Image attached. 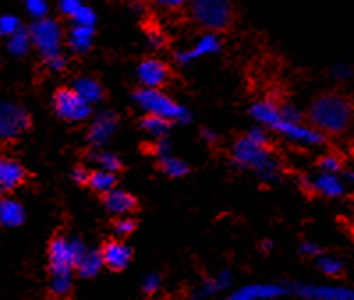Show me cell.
<instances>
[{"mask_svg": "<svg viewBox=\"0 0 354 300\" xmlns=\"http://www.w3.org/2000/svg\"><path fill=\"white\" fill-rule=\"evenodd\" d=\"M305 119L326 138L340 137L354 122V96L338 88L322 90L310 101Z\"/></svg>", "mask_w": 354, "mask_h": 300, "instance_id": "1", "label": "cell"}, {"mask_svg": "<svg viewBox=\"0 0 354 300\" xmlns=\"http://www.w3.org/2000/svg\"><path fill=\"white\" fill-rule=\"evenodd\" d=\"M189 12L201 27L211 32H225L236 21V12L229 2L220 0H197L189 6Z\"/></svg>", "mask_w": 354, "mask_h": 300, "instance_id": "2", "label": "cell"}, {"mask_svg": "<svg viewBox=\"0 0 354 300\" xmlns=\"http://www.w3.org/2000/svg\"><path fill=\"white\" fill-rule=\"evenodd\" d=\"M135 99L147 113L163 117V119L170 120V122L181 120L185 117V110L176 101L170 99L161 90H158V88H138L137 92H135Z\"/></svg>", "mask_w": 354, "mask_h": 300, "instance_id": "3", "label": "cell"}, {"mask_svg": "<svg viewBox=\"0 0 354 300\" xmlns=\"http://www.w3.org/2000/svg\"><path fill=\"white\" fill-rule=\"evenodd\" d=\"M53 108L57 115L68 122L84 120L91 115V104L85 103L80 94L69 87L57 88L53 94Z\"/></svg>", "mask_w": 354, "mask_h": 300, "instance_id": "4", "label": "cell"}, {"mask_svg": "<svg viewBox=\"0 0 354 300\" xmlns=\"http://www.w3.org/2000/svg\"><path fill=\"white\" fill-rule=\"evenodd\" d=\"M32 43L36 44L39 52L46 60L59 55V46H61V27L59 23L50 18H41L32 25L28 32Z\"/></svg>", "mask_w": 354, "mask_h": 300, "instance_id": "5", "label": "cell"}, {"mask_svg": "<svg viewBox=\"0 0 354 300\" xmlns=\"http://www.w3.org/2000/svg\"><path fill=\"white\" fill-rule=\"evenodd\" d=\"M48 263L53 276H71L77 265L71 242L62 235H53L48 246Z\"/></svg>", "mask_w": 354, "mask_h": 300, "instance_id": "6", "label": "cell"}, {"mask_svg": "<svg viewBox=\"0 0 354 300\" xmlns=\"http://www.w3.org/2000/svg\"><path fill=\"white\" fill-rule=\"evenodd\" d=\"M30 128V117L17 104L0 101V138H15Z\"/></svg>", "mask_w": 354, "mask_h": 300, "instance_id": "7", "label": "cell"}, {"mask_svg": "<svg viewBox=\"0 0 354 300\" xmlns=\"http://www.w3.org/2000/svg\"><path fill=\"white\" fill-rule=\"evenodd\" d=\"M100 258L101 263L106 268L113 270V272H121L129 265L133 258V251L128 244H124L122 240L109 239L105 240L100 248Z\"/></svg>", "mask_w": 354, "mask_h": 300, "instance_id": "8", "label": "cell"}, {"mask_svg": "<svg viewBox=\"0 0 354 300\" xmlns=\"http://www.w3.org/2000/svg\"><path fill=\"white\" fill-rule=\"evenodd\" d=\"M172 78V69L160 59H144L138 66V80L145 88H158L167 85Z\"/></svg>", "mask_w": 354, "mask_h": 300, "instance_id": "9", "label": "cell"}, {"mask_svg": "<svg viewBox=\"0 0 354 300\" xmlns=\"http://www.w3.org/2000/svg\"><path fill=\"white\" fill-rule=\"evenodd\" d=\"M270 150L257 147L246 137L239 138L234 145V159L238 161L241 166H252V168H264L268 163Z\"/></svg>", "mask_w": 354, "mask_h": 300, "instance_id": "10", "label": "cell"}, {"mask_svg": "<svg viewBox=\"0 0 354 300\" xmlns=\"http://www.w3.org/2000/svg\"><path fill=\"white\" fill-rule=\"evenodd\" d=\"M100 198L106 210L110 214H117V216L124 217L126 214L137 212L138 208H140V201L133 197L131 192L121 191V189H113V191L105 192Z\"/></svg>", "mask_w": 354, "mask_h": 300, "instance_id": "11", "label": "cell"}, {"mask_svg": "<svg viewBox=\"0 0 354 300\" xmlns=\"http://www.w3.org/2000/svg\"><path fill=\"white\" fill-rule=\"evenodd\" d=\"M273 128L278 129V131H282L287 138L298 141V143L322 145L326 141V137H324V134H321V132L315 131L314 128H310V126L301 124V122H299V124H290V122L278 120Z\"/></svg>", "mask_w": 354, "mask_h": 300, "instance_id": "12", "label": "cell"}, {"mask_svg": "<svg viewBox=\"0 0 354 300\" xmlns=\"http://www.w3.org/2000/svg\"><path fill=\"white\" fill-rule=\"evenodd\" d=\"M27 180V170L17 159L0 156V191H12Z\"/></svg>", "mask_w": 354, "mask_h": 300, "instance_id": "13", "label": "cell"}, {"mask_svg": "<svg viewBox=\"0 0 354 300\" xmlns=\"http://www.w3.org/2000/svg\"><path fill=\"white\" fill-rule=\"evenodd\" d=\"M296 292L310 300H354V290L344 286H298Z\"/></svg>", "mask_w": 354, "mask_h": 300, "instance_id": "14", "label": "cell"}, {"mask_svg": "<svg viewBox=\"0 0 354 300\" xmlns=\"http://www.w3.org/2000/svg\"><path fill=\"white\" fill-rule=\"evenodd\" d=\"M314 194H322L328 198H340L346 194V182L338 175L331 173H321L315 180H312Z\"/></svg>", "mask_w": 354, "mask_h": 300, "instance_id": "15", "label": "cell"}, {"mask_svg": "<svg viewBox=\"0 0 354 300\" xmlns=\"http://www.w3.org/2000/svg\"><path fill=\"white\" fill-rule=\"evenodd\" d=\"M115 126H117V117L113 115V113H103L101 117H97L96 122H94V124L91 126V129H88V134H87L88 143H93V145L105 143V140L112 134Z\"/></svg>", "mask_w": 354, "mask_h": 300, "instance_id": "16", "label": "cell"}, {"mask_svg": "<svg viewBox=\"0 0 354 300\" xmlns=\"http://www.w3.org/2000/svg\"><path fill=\"white\" fill-rule=\"evenodd\" d=\"M87 186L101 197V194L113 191L117 188V177L115 173L105 172V170H94L88 175Z\"/></svg>", "mask_w": 354, "mask_h": 300, "instance_id": "17", "label": "cell"}, {"mask_svg": "<svg viewBox=\"0 0 354 300\" xmlns=\"http://www.w3.org/2000/svg\"><path fill=\"white\" fill-rule=\"evenodd\" d=\"M140 128L144 129L145 132L153 134V137L161 138V137H165V134H169V131L172 129V122L163 119V117L145 113V115L140 119Z\"/></svg>", "mask_w": 354, "mask_h": 300, "instance_id": "18", "label": "cell"}, {"mask_svg": "<svg viewBox=\"0 0 354 300\" xmlns=\"http://www.w3.org/2000/svg\"><path fill=\"white\" fill-rule=\"evenodd\" d=\"M252 115L261 120V122H264V124H270L273 128L278 120H280V106L274 101H261V103L254 104Z\"/></svg>", "mask_w": 354, "mask_h": 300, "instance_id": "19", "label": "cell"}, {"mask_svg": "<svg viewBox=\"0 0 354 300\" xmlns=\"http://www.w3.org/2000/svg\"><path fill=\"white\" fill-rule=\"evenodd\" d=\"M24 208L12 200H4L0 203V223L6 226H18L24 223Z\"/></svg>", "mask_w": 354, "mask_h": 300, "instance_id": "20", "label": "cell"}, {"mask_svg": "<svg viewBox=\"0 0 354 300\" xmlns=\"http://www.w3.org/2000/svg\"><path fill=\"white\" fill-rule=\"evenodd\" d=\"M101 258H100V252H91L87 251L80 260L77 261V270L82 277H94L97 272H100L101 268Z\"/></svg>", "mask_w": 354, "mask_h": 300, "instance_id": "21", "label": "cell"}, {"mask_svg": "<svg viewBox=\"0 0 354 300\" xmlns=\"http://www.w3.org/2000/svg\"><path fill=\"white\" fill-rule=\"evenodd\" d=\"M317 166L319 170H322V173L338 175V173H344V170H346V161H344V157L340 154L328 152L319 157Z\"/></svg>", "mask_w": 354, "mask_h": 300, "instance_id": "22", "label": "cell"}, {"mask_svg": "<svg viewBox=\"0 0 354 300\" xmlns=\"http://www.w3.org/2000/svg\"><path fill=\"white\" fill-rule=\"evenodd\" d=\"M75 90H77L82 96V99L88 104L94 103V101H100L101 97H103V88H101V85L94 80H88V78L87 80H78Z\"/></svg>", "mask_w": 354, "mask_h": 300, "instance_id": "23", "label": "cell"}, {"mask_svg": "<svg viewBox=\"0 0 354 300\" xmlns=\"http://www.w3.org/2000/svg\"><path fill=\"white\" fill-rule=\"evenodd\" d=\"M158 170L163 173H167L169 177H183L189 172V166L186 163H183L181 159H176V157H160V161L156 163Z\"/></svg>", "mask_w": 354, "mask_h": 300, "instance_id": "24", "label": "cell"}, {"mask_svg": "<svg viewBox=\"0 0 354 300\" xmlns=\"http://www.w3.org/2000/svg\"><path fill=\"white\" fill-rule=\"evenodd\" d=\"M317 267L324 276L328 277H342L344 276V263L338 258L333 257H319Z\"/></svg>", "mask_w": 354, "mask_h": 300, "instance_id": "25", "label": "cell"}, {"mask_svg": "<svg viewBox=\"0 0 354 300\" xmlns=\"http://www.w3.org/2000/svg\"><path fill=\"white\" fill-rule=\"evenodd\" d=\"M93 159L97 161V164H100L101 168L105 170V172H110V173L122 172V168H124V164H122V161L119 159V157H117L115 154L97 152V154H94Z\"/></svg>", "mask_w": 354, "mask_h": 300, "instance_id": "26", "label": "cell"}, {"mask_svg": "<svg viewBox=\"0 0 354 300\" xmlns=\"http://www.w3.org/2000/svg\"><path fill=\"white\" fill-rule=\"evenodd\" d=\"M50 292L57 299H68L71 293V276H53Z\"/></svg>", "mask_w": 354, "mask_h": 300, "instance_id": "27", "label": "cell"}, {"mask_svg": "<svg viewBox=\"0 0 354 300\" xmlns=\"http://www.w3.org/2000/svg\"><path fill=\"white\" fill-rule=\"evenodd\" d=\"M113 230L121 239H126L137 230V221L131 219V217H119V219L113 221Z\"/></svg>", "mask_w": 354, "mask_h": 300, "instance_id": "28", "label": "cell"}, {"mask_svg": "<svg viewBox=\"0 0 354 300\" xmlns=\"http://www.w3.org/2000/svg\"><path fill=\"white\" fill-rule=\"evenodd\" d=\"M28 41H30V36H28L25 30H18L15 36H11V43H9V50L17 55H21V53L27 52L28 48Z\"/></svg>", "mask_w": 354, "mask_h": 300, "instance_id": "29", "label": "cell"}, {"mask_svg": "<svg viewBox=\"0 0 354 300\" xmlns=\"http://www.w3.org/2000/svg\"><path fill=\"white\" fill-rule=\"evenodd\" d=\"M20 30V21L15 17H2L0 18V34L6 36H15Z\"/></svg>", "mask_w": 354, "mask_h": 300, "instance_id": "30", "label": "cell"}, {"mask_svg": "<svg viewBox=\"0 0 354 300\" xmlns=\"http://www.w3.org/2000/svg\"><path fill=\"white\" fill-rule=\"evenodd\" d=\"M218 48V43H216V39H214L213 36H209V37H204V39L201 41V43H198V46L195 50H192V52L188 53V55L186 57H189V59H194V57H197V55H201V53H207V52H214V50Z\"/></svg>", "mask_w": 354, "mask_h": 300, "instance_id": "31", "label": "cell"}, {"mask_svg": "<svg viewBox=\"0 0 354 300\" xmlns=\"http://www.w3.org/2000/svg\"><path fill=\"white\" fill-rule=\"evenodd\" d=\"M73 20L77 21L78 27H93L94 23V12L88 8H80L78 12L73 17Z\"/></svg>", "mask_w": 354, "mask_h": 300, "instance_id": "32", "label": "cell"}, {"mask_svg": "<svg viewBox=\"0 0 354 300\" xmlns=\"http://www.w3.org/2000/svg\"><path fill=\"white\" fill-rule=\"evenodd\" d=\"M46 4L44 2H39V0H36V2H28L27 4V11L32 14V17H37L41 20V18H44V14H46Z\"/></svg>", "mask_w": 354, "mask_h": 300, "instance_id": "33", "label": "cell"}, {"mask_svg": "<svg viewBox=\"0 0 354 300\" xmlns=\"http://www.w3.org/2000/svg\"><path fill=\"white\" fill-rule=\"evenodd\" d=\"M88 175H91V172L85 170L84 166H77V168L73 170V179H75V182L80 186H87Z\"/></svg>", "mask_w": 354, "mask_h": 300, "instance_id": "34", "label": "cell"}, {"mask_svg": "<svg viewBox=\"0 0 354 300\" xmlns=\"http://www.w3.org/2000/svg\"><path fill=\"white\" fill-rule=\"evenodd\" d=\"M82 6L80 4H77V2H62L61 4V11L64 12L66 17H75V14H77L78 12V9H80Z\"/></svg>", "mask_w": 354, "mask_h": 300, "instance_id": "35", "label": "cell"}, {"mask_svg": "<svg viewBox=\"0 0 354 300\" xmlns=\"http://www.w3.org/2000/svg\"><path fill=\"white\" fill-rule=\"evenodd\" d=\"M160 288V279H158V277H147V279H145V284H144V290L147 293H154L156 292V290Z\"/></svg>", "mask_w": 354, "mask_h": 300, "instance_id": "36", "label": "cell"}, {"mask_svg": "<svg viewBox=\"0 0 354 300\" xmlns=\"http://www.w3.org/2000/svg\"><path fill=\"white\" fill-rule=\"evenodd\" d=\"M301 252L303 254H308V257H317V254H321V249L315 244H312V242H306V244L301 246Z\"/></svg>", "mask_w": 354, "mask_h": 300, "instance_id": "37", "label": "cell"}, {"mask_svg": "<svg viewBox=\"0 0 354 300\" xmlns=\"http://www.w3.org/2000/svg\"><path fill=\"white\" fill-rule=\"evenodd\" d=\"M344 182H346V186H351V188H354V170H344Z\"/></svg>", "mask_w": 354, "mask_h": 300, "instance_id": "38", "label": "cell"}, {"mask_svg": "<svg viewBox=\"0 0 354 300\" xmlns=\"http://www.w3.org/2000/svg\"><path fill=\"white\" fill-rule=\"evenodd\" d=\"M351 156H353V159H354V145H353V148H351Z\"/></svg>", "mask_w": 354, "mask_h": 300, "instance_id": "39", "label": "cell"}, {"mask_svg": "<svg viewBox=\"0 0 354 300\" xmlns=\"http://www.w3.org/2000/svg\"><path fill=\"white\" fill-rule=\"evenodd\" d=\"M2 201H4V200H2V198H0V203H2Z\"/></svg>", "mask_w": 354, "mask_h": 300, "instance_id": "40", "label": "cell"}]
</instances>
